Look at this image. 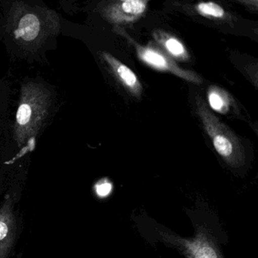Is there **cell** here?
<instances>
[{
  "mask_svg": "<svg viewBox=\"0 0 258 258\" xmlns=\"http://www.w3.org/2000/svg\"><path fill=\"white\" fill-rule=\"evenodd\" d=\"M13 200L8 197L0 208V258H6L13 244L15 218Z\"/></svg>",
  "mask_w": 258,
  "mask_h": 258,
  "instance_id": "6",
  "label": "cell"
},
{
  "mask_svg": "<svg viewBox=\"0 0 258 258\" xmlns=\"http://www.w3.org/2000/svg\"><path fill=\"white\" fill-rule=\"evenodd\" d=\"M209 100L211 107L214 110H217L218 112L222 111L225 104H224V98L218 92H211L209 94Z\"/></svg>",
  "mask_w": 258,
  "mask_h": 258,
  "instance_id": "11",
  "label": "cell"
},
{
  "mask_svg": "<svg viewBox=\"0 0 258 258\" xmlns=\"http://www.w3.org/2000/svg\"><path fill=\"white\" fill-rule=\"evenodd\" d=\"M112 190V184L107 180H103L95 185V192L101 198L108 197Z\"/></svg>",
  "mask_w": 258,
  "mask_h": 258,
  "instance_id": "12",
  "label": "cell"
},
{
  "mask_svg": "<svg viewBox=\"0 0 258 258\" xmlns=\"http://www.w3.org/2000/svg\"><path fill=\"white\" fill-rule=\"evenodd\" d=\"M213 144L217 151L221 156L228 158L233 154V143L226 135L223 134H215L213 136Z\"/></svg>",
  "mask_w": 258,
  "mask_h": 258,
  "instance_id": "10",
  "label": "cell"
},
{
  "mask_svg": "<svg viewBox=\"0 0 258 258\" xmlns=\"http://www.w3.org/2000/svg\"><path fill=\"white\" fill-rule=\"evenodd\" d=\"M164 242L177 248L186 258H224L215 236L203 226L197 228L193 237L183 238L162 231Z\"/></svg>",
  "mask_w": 258,
  "mask_h": 258,
  "instance_id": "3",
  "label": "cell"
},
{
  "mask_svg": "<svg viewBox=\"0 0 258 258\" xmlns=\"http://www.w3.org/2000/svg\"><path fill=\"white\" fill-rule=\"evenodd\" d=\"M236 1L247 6L251 10L255 11V12L258 10V0H236Z\"/></svg>",
  "mask_w": 258,
  "mask_h": 258,
  "instance_id": "13",
  "label": "cell"
},
{
  "mask_svg": "<svg viewBox=\"0 0 258 258\" xmlns=\"http://www.w3.org/2000/svg\"><path fill=\"white\" fill-rule=\"evenodd\" d=\"M149 0H112L100 10L102 18L115 27L139 21L146 12Z\"/></svg>",
  "mask_w": 258,
  "mask_h": 258,
  "instance_id": "5",
  "label": "cell"
},
{
  "mask_svg": "<svg viewBox=\"0 0 258 258\" xmlns=\"http://www.w3.org/2000/svg\"><path fill=\"white\" fill-rule=\"evenodd\" d=\"M151 36L156 43L166 54L171 56V57H174L181 60L189 59V53L186 49V47L181 40L174 35L165 30L156 29L153 30Z\"/></svg>",
  "mask_w": 258,
  "mask_h": 258,
  "instance_id": "7",
  "label": "cell"
},
{
  "mask_svg": "<svg viewBox=\"0 0 258 258\" xmlns=\"http://www.w3.org/2000/svg\"><path fill=\"white\" fill-rule=\"evenodd\" d=\"M195 9L197 13L204 18L215 20L230 19V15L225 9L215 2H201L195 5Z\"/></svg>",
  "mask_w": 258,
  "mask_h": 258,
  "instance_id": "9",
  "label": "cell"
},
{
  "mask_svg": "<svg viewBox=\"0 0 258 258\" xmlns=\"http://www.w3.org/2000/svg\"><path fill=\"white\" fill-rule=\"evenodd\" d=\"M113 30L117 34L125 39L134 48L136 54L141 60L151 68L160 71H170L183 78H192H192H195L191 73L180 69L174 60L163 50L158 48L157 45H154L151 42L147 45H141L123 27L115 26L113 27Z\"/></svg>",
  "mask_w": 258,
  "mask_h": 258,
  "instance_id": "4",
  "label": "cell"
},
{
  "mask_svg": "<svg viewBox=\"0 0 258 258\" xmlns=\"http://www.w3.org/2000/svg\"><path fill=\"white\" fill-rule=\"evenodd\" d=\"M12 12V32L16 40L25 45H37L60 28L57 15L53 11L30 8L17 3Z\"/></svg>",
  "mask_w": 258,
  "mask_h": 258,
  "instance_id": "2",
  "label": "cell"
},
{
  "mask_svg": "<svg viewBox=\"0 0 258 258\" xmlns=\"http://www.w3.org/2000/svg\"><path fill=\"white\" fill-rule=\"evenodd\" d=\"M51 102V93L43 85L34 82L23 85L13 130L18 147L37 135L48 116Z\"/></svg>",
  "mask_w": 258,
  "mask_h": 258,
  "instance_id": "1",
  "label": "cell"
},
{
  "mask_svg": "<svg viewBox=\"0 0 258 258\" xmlns=\"http://www.w3.org/2000/svg\"><path fill=\"white\" fill-rule=\"evenodd\" d=\"M115 1H120V0H115Z\"/></svg>",
  "mask_w": 258,
  "mask_h": 258,
  "instance_id": "14",
  "label": "cell"
},
{
  "mask_svg": "<svg viewBox=\"0 0 258 258\" xmlns=\"http://www.w3.org/2000/svg\"><path fill=\"white\" fill-rule=\"evenodd\" d=\"M101 57L127 88H129L133 93H139L141 90V86L136 74L133 72L132 70H130L124 63H121L118 59L115 58L110 53L103 51L101 52Z\"/></svg>",
  "mask_w": 258,
  "mask_h": 258,
  "instance_id": "8",
  "label": "cell"
}]
</instances>
